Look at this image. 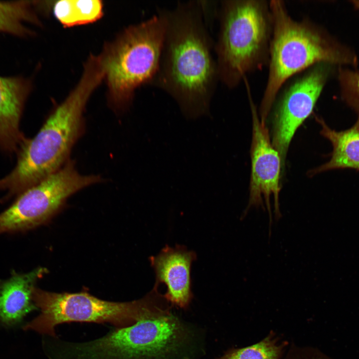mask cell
<instances>
[{
    "mask_svg": "<svg viewBox=\"0 0 359 359\" xmlns=\"http://www.w3.org/2000/svg\"><path fill=\"white\" fill-rule=\"evenodd\" d=\"M214 44L219 81L236 87L247 74L268 65L272 35L269 1H219Z\"/></svg>",
    "mask_w": 359,
    "mask_h": 359,
    "instance_id": "cell-4",
    "label": "cell"
},
{
    "mask_svg": "<svg viewBox=\"0 0 359 359\" xmlns=\"http://www.w3.org/2000/svg\"><path fill=\"white\" fill-rule=\"evenodd\" d=\"M248 92L252 117V137L251 145V172L248 205L241 215L246 216L251 207H261L265 210L263 200L268 212L269 236L273 223L270 197L274 199L275 219L282 216L280 210V177L283 166L280 155L273 146L266 124L261 122Z\"/></svg>",
    "mask_w": 359,
    "mask_h": 359,
    "instance_id": "cell-10",
    "label": "cell"
},
{
    "mask_svg": "<svg viewBox=\"0 0 359 359\" xmlns=\"http://www.w3.org/2000/svg\"><path fill=\"white\" fill-rule=\"evenodd\" d=\"M51 6L55 18L67 27L94 22L104 14V5L99 0H61Z\"/></svg>",
    "mask_w": 359,
    "mask_h": 359,
    "instance_id": "cell-15",
    "label": "cell"
},
{
    "mask_svg": "<svg viewBox=\"0 0 359 359\" xmlns=\"http://www.w3.org/2000/svg\"><path fill=\"white\" fill-rule=\"evenodd\" d=\"M47 272L39 267L26 273L13 272L7 279L0 280V322L14 325L36 308L32 291L36 281Z\"/></svg>",
    "mask_w": 359,
    "mask_h": 359,
    "instance_id": "cell-13",
    "label": "cell"
},
{
    "mask_svg": "<svg viewBox=\"0 0 359 359\" xmlns=\"http://www.w3.org/2000/svg\"><path fill=\"white\" fill-rule=\"evenodd\" d=\"M104 78L101 60L90 55L75 87L51 113L36 135L25 140L17 152L15 166L0 179V190L7 191L2 200L17 196L68 161L71 150L82 132L86 104Z\"/></svg>",
    "mask_w": 359,
    "mask_h": 359,
    "instance_id": "cell-2",
    "label": "cell"
},
{
    "mask_svg": "<svg viewBox=\"0 0 359 359\" xmlns=\"http://www.w3.org/2000/svg\"><path fill=\"white\" fill-rule=\"evenodd\" d=\"M316 120L321 127L320 134L331 142L333 150L330 160L309 172V176L335 169L359 171V115L352 127L340 131L330 128L323 119Z\"/></svg>",
    "mask_w": 359,
    "mask_h": 359,
    "instance_id": "cell-14",
    "label": "cell"
},
{
    "mask_svg": "<svg viewBox=\"0 0 359 359\" xmlns=\"http://www.w3.org/2000/svg\"><path fill=\"white\" fill-rule=\"evenodd\" d=\"M32 299L40 314L27 323L24 330H33L55 337V327L71 322L109 323L118 327L131 326L146 319L169 314V307L155 289L142 299L128 302H113L97 298L88 293H57L36 288Z\"/></svg>",
    "mask_w": 359,
    "mask_h": 359,
    "instance_id": "cell-7",
    "label": "cell"
},
{
    "mask_svg": "<svg viewBox=\"0 0 359 359\" xmlns=\"http://www.w3.org/2000/svg\"><path fill=\"white\" fill-rule=\"evenodd\" d=\"M333 65L324 62L313 65L289 80L278 93L273 105L271 141L280 155L283 165L294 134L312 113L332 72Z\"/></svg>",
    "mask_w": 359,
    "mask_h": 359,
    "instance_id": "cell-9",
    "label": "cell"
},
{
    "mask_svg": "<svg viewBox=\"0 0 359 359\" xmlns=\"http://www.w3.org/2000/svg\"><path fill=\"white\" fill-rule=\"evenodd\" d=\"M273 29L269 72L259 107L262 122L270 114L278 93L289 79L319 63L355 65L354 53L311 20L294 19L281 0L269 1Z\"/></svg>",
    "mask_w": 359,
    "mask_h": 359,
    "instance_id": "cell-3",
    "label": "cell"
},
{
    "mask_svg": "<svg viewBox=\"0 0 359 359\" xmlns=\"http://www.w3.org/2000/svg\"><path fill=\"white\" fill-rule=\"evenodd\" d=\"M102 180L98 175H83L68 161L59 170L19 194L0 213V234L24 232L47 221L70 195Z\"/></svg>",
    "mask_w": 359,
    "mask_h": 359,
    "instance_id": "cell-8",
    "label": "cell"
},
{
    "mask_svg": "<svg viewBox=\"0 0 359 359\" xmlns=\"http://www.w3.org/2000/svg\"><path fill=\"white\" fill-rule=\"evenodd\" d=\"M280 352V347L267 338L252 346L230 350L216 359H277Z\"/></svg>",
    "mask_w": 359,
    "mask_h": 359,
    "instance_id": "cell-17",
    "label": "cell"
},
{
    "mask_svg": "<svg viewBox=\"0 0 359 359\" xmlns=\"http://www.w3.org/2000/svg\"><path fill=\"white\" fill-rule=\"evenodd\" d=\"M196 258L194 251L181 245H166L158 254L149 258L156 274L154 286L165 284L167 290L164 298L180 308L186 309L193 298L190 272Z\"/></svg>",
    "mask_w": 359,
    "mask_h": 359,
    "instance_id": "cell-11",
    "label": "cell"
},
{
    "mask_svg": "<svg viewBox=\"0 0 359 359\" xmlns=\"http://www.w3.org/2000/svg\"><path fill=\"white\" fill-rule=\"evenodd\" d=\"M31 1H0V32L16 36L31 35L32 32L25 23L39 24V20L32 8Z\"/></svg>",
    "mask_w": 359,
    "mask_h": 359,
    "instance_id": "cell-16",
    "label": "cell"
},
{
    "mask_svg": "<svg viewBox=\"0 0 359 359\" xmlns=\"http://www.w3.org/2000/svg\"><path fill=\"white\" fill-rule=\"evenodd\" d=\"M166 29L157 71L148 85L172 97L185 118L210 115V105L219 82L214 41L200 0L179 1L160 8Z\"/></svg>",
    "mask_w": 359,
    "mask_h": 359,
    "instance_id": "cell-1",
    "label": "cell"
},
{
    "mask_svg": "<svg viewBox=\"0 0 359 359\" xmlns=\"http://www.w3.org/2000/svg\"><path fill=\"white\" fill-rule=\"evenodd\" d=\"M353 5L357 9H359V0H354L351 1Z\"/></svg>",
    "mask_w": 359,
    "mask_h": 359,
    "instance_id": "cell-19",
    "label": "cell"
},
{
    "mask_svg": "<svg viewBox=\"0 0 359 359\" xmlns=\"http://www.w3.org/2000/svg\"><path fill=\"white\" fill-rule=\"evenodd\" d=\"M30 89L24 78L0 76V149L4 152L17 153L26 139L19 125Z\"/></svg>",
    "mask_w": 359,
    "mask_h": 359,
    "instance_id": "cell-12",
    "label": "cell"
},
{
    "mask_svg": "<svg viewBox=\"0 0 359 359\" xmlns=\"http://www.w3.org/2000/svg\"><path fill=\"white\" fill-rule=\"evenodd\" d=\"M166 29L160 8L157 13L124 28L99 54L105 71L109 101L116 111L127 110L136 90L148 85L160 62Z\"/></svg>",
    "mask_w": 359,
    "mask_h": 359,
    "instance_id": "cell-5",
    "label": "cell"
},
{
    "mask_svg": "<svg viewBox=\"0 0 359 359\" xmlns=\"http://www.w3.org/2000/svg\"><path fill=\"white\" fill-rule=\"evenodd\" d=\"M193 331L171 314L140 320L95 340L72 343L69 359H195Z\"/></svg>",
    "mask_w": 359,
    "mask_h": 359,
    "instance_id": "cell-6",
    "label": "cell"
},
{
    "mask_svg": "<svg viewBox=\"0 0 359 359\" xmlns=\"http://www.w3.org/2000/svg\"><path fill=\"white\" fill-rule=\"evenodd\" d=\"M338 79L342 100L359 115V72L340 67Z\"/></svg>",
    "mask_w": 359,
    "mask_h": 359,
    "instance_id": "cell-18",
    "label": "cell"
}]
</instances>
